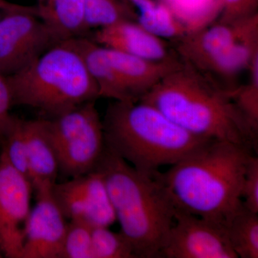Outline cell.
Segmentation results:
<instances>
[{
	"instance_id": "obj_23",
	"label": "cell",
	"mask_w": 258,
	"mask_h": 258,
	"mask_svg": "<svg viewBox=\"0 0 258 258\" xmlns=\"http://www.w3.org/2000/svg\"><path fill=\"white\" fill-rule=\"evenodd\" d=\"M92 229L79 221H70L64 235L60 258H91Z\"/></svg>"
},
{
	"instance_id": "obj_2",
	"label": "cell",
	"mask_w": 258,
	"mask_h": 258,
	"mask_svg": "<svg viewBox=\"0 0 258 258\" xmlns=\"http://www.w3.org/2000/svg\"><path fill=\"white\" fill-rule=\"evenodd\" d=\"M252 154L238 144L210 141L169 170L153 176L176 209L224 227L242 205V181Z\"/></svg>"
},
{
	"instance_id": "obj_24",
	"label": "cell",
	"mask_w": 258,
	"mask_h": 258,
	"mask_svg": "<svg viewBox=\"0 0 258 258\" xmlns=\"http://www.w3.org/2000/svg\"><path fill=\"white\" fill-rule=\"evenodd\" d=\"M241 198L249 211L258 213V158L252 154L247 163L242 181Z\"/></svg>"
},
{
	"instance_id": "obj_11",
	"label": "cell",
	"mask_w": 258,
	"mask_h": 258,
	"mask_svg": "<svg viewBox=\"0 0 258 258\" xmlns=\"http://www.w3.org/2000/svg\"><path fill=\"white\" fill-rule=\"evenodd\" d=\"M32 191L28 178L0 151V249L5 257L21 258Z\"/></svg>"
},
{
	"instance_id": "obj_16",
	"label": "cell",
	"mask_w": 258,
	"mask_h": 258,
	"mask_svg": "<svg viewBox=\"0 0 258 258\" xmlns=\"http://www.w3.org/2000/svg\"><path fill=\"white\" fill-rule=\"evenodd\" d=\"M85 0H43L38 3L39 15L62 41L86 37Z\"/></svg>"
},
{
	"instance_id": "obj_29",
	"label": "cell",
	"mask_w": 258,
	"mask_h": 258,
	"mask_svg": "<svg viewBox=\"0 0 258 258\" xmlns=\"http://www.w3.org/2000/svg\"><path fill=\"white\" fill-rule=\"evenodd\" d=\"M38 1V3H41V2L43 1V0H37Z\"/></svg>"
},
{
	"instance_id": "obj_20",
	"label": "cell",
	"mask_w": 258,
	"mask_h": 258,
	"mask_svg": "<svg viewBox=\"0 0 258 258\" xmlns=\"http://www.w3.org/2000/svg\"><path fill=\"white\" fill-rule=\"evenodd\" d=\"M0 144L1 150L5 153L10 164L29 179L28 151L23 119L14 116L9 128L0 137Z\"/></svg>"
},
{
	"instance_id": "obj_27",
	"label": "cell",
	"mask_w": 258,
	"mask_h": 258,
	"mask_svg": "<svg viewBox=\"0 0 258 258\" xmlns=\"http://www.w3.org/2000/svg\"><path fill=\"white\" fill-rule=\"evenodd\" d=\"M18 4L10 3L7 0H0V18L3 16L5 12L15 8Z\"/></svg>"
},
{
	"instance_id": "obj_19",
	"label": "cell",
	"mask_w": 258,
	"mask_h": 258,
	"mask_svg": "<svg viewBox=\"0 0 258 258\" xmlns=\"http://www.w3.org/2000/svg\"><path fill=\"white\" fill-rule=\"evenodd\" d=\"M130 18L131 12L118 0H85L84 23L87 32Z\"/></svg>"
},
{
	"instance_id": "obj_10",
	"label": "cell",
	"mask_w": 258,
	"mask_h": 258,
	"mask_svg": "<svg viewBox=\"0 0 258 258\" xmlns=\"http://www.w3.org/2000/svg\"><path fill=\"white\" fill-rule=\"evenodd\" d=\"M50 192L70 221L83 222L91 227H109L116 221L106 183L98 171L56 182Z\"/></svg>"
},
{
	"instance_id": "obj_15",
	"label": "cell",
	"mask_w": 258,
	"mask_h": 258,
	"mask_svg": "<svg viewBox=\"0 0 258 258\" xmlns=\"http://www.w3.org/2000/svg\"><path fill=\"white\" fill-rule=\"evenodd\" d=\"M29 180L35 195L48 192L57 182L59 163L47 119L24 120Z\"/></svg>"
},
{
	"instance_id": "obj_3",
	"label": "cell",
	"mask_w": 258,
	"mask_h": 258,
	"mask_svg": "<svg viewBox=\"0 0 258 258\" xmlns=\"http://www.w3.org/2000/svg\"><path fill=\"white\" fill-rule=\"evenodd\" d=\"M95 170L104 179L120 232L137 258H161L176 210L164 186L106 147Z\"/></svg>"
},
{
	"instance_id": "obj_18",
	"label": "cell",
	"mask_w": 258,
	"mask_h": 258,
	"mask_svg": "<svg viewBox=\"0 0 258 258\" xmlns=\"http://www.w3.org/2000/svg\"><path fill=\"white\" fill-rule=\"evenodd\" d=\"M224 227L237 257H258V213L249 211L242 203Z\"/></svg>"
},
{
	"instance_id": "obj_28",
	"label": "cell",
	"mask_w": 258,
	"mask_h": 258,
	"mask_svg": "<svg viewBox=\"0 0 258 258\" xmlns=\"http://www.w3.org/2000/svg\"><path fill=\"white\" fill-rule=\"evenodd\" d=\"M4 256H3V252H2L1 249H0V258L3 257Z\"/></svg>"
},
{
	"instance_id": "obj_7",
	"label": "cell",
	"mask_w": 258,
	"mask_h": 258,
	"mask_svg": "<svg viewBox=\"0 0 258 258\" xmlns=\"http://www.w3.org/2000/svg\"><path fill=\"white\" fill-rule=\"evenodd\" d=\"M80 51L100 98L140 101L181 64L179 58L155 62L101 46L87 37L72 39Z\"/></svg>"
},
{
	"instance_id": "obj_4",
	"label": "cell",
	"mask_w": 258,
	"mask_h": 258,
	"mask_svg": "<svg viewBox=\"0 0 258 258\" xmlns=\"http://www.w3.org/2000/svg\"><path fill=\"white\" fill-rule=\"evenodd\" d=\"M103 120L105 144L137 170L154 175L210 141L181 128L146 102L114 101Z\"/></svg>"
},
{
	"instance_id": "obj_21",
	"label": "cell",
	"mask_w": 258,
	"mask_h": 258,
	"mask_svg": "<svg viewBox=\"0 0 258 258\" xmlns=\"http://www.w3.org/2000/svg\"><path fill=\"white\" fill-rule=\"evenodd\" d=\"M91 258H137L132 246L121 232L109 227L92 229Z\"/></svg>"
},
{
	"instance_id": "obj_5",
	"label": "cell",
	"mask_w": 258,
	"mask_h": 258,
	"mask_svg": "<svg viewBox=\"0 0 258 258\" xmlns=\"http://www.w3.org/2000/svg\"><path fill=\"white\" fill-rule=\"evenodd\" d=\"M7 79L14 106L30 107L52 118L100 98L83 56L71 40L59 42Z\"/></svg>"
},
{
	"instance_id": "obj_9",
	"label": "cell",
	"mask_w": 258,
	"mask_h": 258,
	"mask_svg": "<svg viewBox=\"0 0 258 258\" xmlns=\"http://www.w3.org/2000/svg\"><path fill=\"white\" fill-rule=\"evenodd\" d=\"M60 42L37 6L17 5L0 18V73L18 74Z\"/></svg>"
},
{
	"instance_id": "obj_12",
	"label": "cell",
	"mask_w": 258,
	"mask_h": 258,
	"mask_svg": "<svg viewBox=\"0 0 258 258\" xmlns=\"http://www.w3.org/2000/svg\"><path fill=\"white\" fill-rule=\"evenodd\" d=\"M161 258H237L225 227L176 208Z\"/></svg>"
},
{
	"instance_id": "obj_6",
	"label": "cell",
	"mask_w": 258,
	"mask_h": 258,
	"mask_svg": "<svg viewBox=\"0 0 258 258\" xmlns=\"http://www.w3.org/2000/svg\"><path fill=\"white\" fill-rule=\"evenodd\" d=\"M180 60L226 89H235L232 81L249 69L258 51L257 15L232 23L207 25L177 40Z\"/></svg>"
},
{
	"instance_id": "obj_25",
	"label": "cell",
	"mask_w": 258,
	"mask_h": 258,
	"mask_svg": "<svg viewBox=\"0 0 258 258\" xmlns=\"http://www.w3.org/2000/svg\"><path fill=\"white\" fill-rule=\"evenodd\" d=\"M13 104V96L8 79L0 73V137L9 128L14 115L10 110Z\"/></svg>"
},
{
	"instance_id": "obj_1",
	"label": "cell",
	"mask_w": 258,
	"mask_h": 258,
	"mask_svg": "<svg viewBox=\"0 0 258 258\" xmlns=\"http://www.w3.org/2000/svg\"><path fill=\"white\" fill-rule=\"evenodd\" d=\"M140 101L157 108L169 119L195 137L223 141L257 152L254 130L226 89L181 62Z\"/></svg>"
},
{
	"instance_id": "obj_26",
	"label": "cell",
	"mask_w": 258,
	"mask_h": 258,
	"mask_svg": "<svg viewBox=\"0 0 258 258\" xmlns=\"http://www.w3.org/2000/svg\"><path fill=\"white\" fill-rule=\"evenodd\" d=\"M246 1L247 0H223L225 5V11L221 22L232 23L247 17L245 15L244 5Z\"/></svg>"
},
{
	"instance_id": "obj_8",
	"label": "cell",
	"mask_w": 258,
	"mask_h": 258,
	"mask_svg": "<svg viewBox=\"0 0 258 258\" xmlns=\"http://www.w3.org/2000/svg\"><path fill=\"white\" fill-rule=\"evenodd\" d=\"M47 120L59 173L74 178L94 171L106 147L103 120L95 101Z\"/></svg>"
},
{
	"instance_id": "obj_22",
	"label": "cell",
	"mask_w": 258,
	"mask_h": 258,
	"mask_svg": "<svg viewBox=\"0 0 258 258\" xmlns=\"http://www.w3.org/2000/svg\"><path fill=\"white\" fill-rule=\"evenodd\" d=\"M171 13L184 27L187 32L196 31L207 26L210 21L211 0H169Z\"/></svg>"
},
{
	"instance_id": "obj_13",
	"label": "cell",
	"mask_w": 258,
	"mask_h": 258,
	"mask_svg": "<svg viewBox=\"0 0 258 258\" xmlns=\"http://www.w3.org/2000/svg\"><path fill=\"white\" fill-rule=\"evenodd\" d=\"M50 191L36 195L25 225L21 258L61 257L69 222Z\"/></svg>"
},
{
	"instance_id": "obj_17",
	"label": "cell",
	"mask_w": 258,
	"mask_h": 258,
	"mask_svg": "<svg viewBox=\"0 0 258 258\" xmlns=\"http://www.w3.org/2000/svg\"><path fill=\"white\" fill-rule=\"evenodd\" d=\"M138 11L137 23L144 30L163 40H179L187 33L169 8L152 0H129Z\"/></svg>"
},
{
	"instance_id": "obj_14",
	"label": "cell",
	"mask_w": 258,
	"mask_h": 258,
	"mask_svg": "<svg viewBox=\"0 0 258 258\" xmlns=\"http://www.w3.org/2000/svg\"><path fill=\"white\" fill-rule=\"evenodd\" d=\"M101 46L144 60L162 62L178 58L165 40L144 30L137 22L122 20L95 32L91 39Z\"/></svg>"
}]
</instances>
